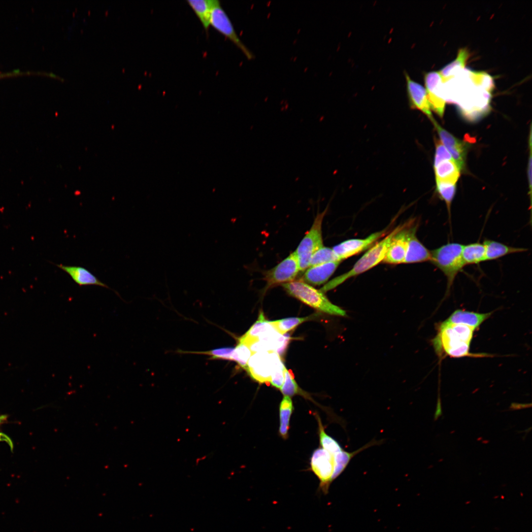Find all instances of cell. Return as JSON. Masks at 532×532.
I'll list each match as a JSON object with an SVG mask.
<instances>
[{
	"label": "cell",
	"instance_id": "cell-1",
	"mask_svg": "<svg viewBox=\"0 0 532 532\" xmlns=\"http://www.w3.org/2000/svg\"><path fill=\"white\" fill-rule=\"evenodd\" d=\"M474 330V329L464 325L439 324L437 333L432 339L435 351L440 357L443 355L453 358L488 356L486 355L487 354L469 352L470 344Z\"/></svg>",
	"mask_w": 532,
	"mask_h": 532
},
{
	"label": "cell",
	"instance_id": "cell-2",
	"mask_svg": "<svg viewBox=\"0 0 532 532\" xmlns=\"http://www.w3.org/2000/svg\"><path fill=\"white\" fill-rule=\"evenodd\" d=\"M403 225L398 226L381 240L375 243L356 262L350 270L335 277L325 284L320 290L324 293L332 290L348 279L363 273L383 262L393 237Z\"/></svg>",
	"mask_w": 532,
	"mask_h": 532
},
{
	"label": "cell",
	"instance_id": "cell-3",
	"mask_svg": "<svg viewBox=\"0 0 532 532\" xmlns=\"http://www.w3.org/2000/svg\"><path fill=\"white\" fill-rule=\"evenodd\" d=\"M282 286L289 295L317 310L333 315H346L344 310L332 303L322 291L301 280H294Z\"/></svg>",
	"mask_w": 532,
	"mask_h": 532
},
{
	"label": "cell",
	"instance_id": "cell-4",
	"mask_svg": "<svg viewBox=\"0 0 532 532\" xmlns=\"http://www.w3.org/2000/svg\"><path fill=\"white\" fill-rule=\"evenodd\" d=\"M463 247L462 244L452 242L431 251L430 261L446 278V293L449 292L457 274L466 266L462 257Z\"/></svg>",
	"mask_w": 532,
	"mask_h": 532
},
{
	"label": "cell",
	"instance_id": "cell-5",
	"mask_svg": "<svg viewBox=\"0 0 532 532\" xmlns=\"http://www.w3.org/2000/svg\"><path fill=\"white\" fill-rule=\"evenodd\" d=\"M327 209L316 216L310 229L304 235L296 250V255L300 271H304L309 266L312 255L324 246L322 225Z\"/></svg>",
	"mask_w": 532,
	"mask_h": 532
},
{
	"label": "cell",
	"instance_id": "cell-6",
	"mask_svg": "<svg viewBox=\"0 0 532 532\" xmlns=\"http://www.w3.org/2000/svg\"><path fill=\"white\" fill-rule=\"evenodd\" d=\"M210 26L230 40L248 60L254 58V54L238 36L230 18L221 6L219 0L212 10Z\"/></svg>",
	"mask_w": 532,
	"mask_h": 532
},
{
	"label": "cell",
	"instance_id": "cell-7",
	"mask_svg": "<svg viewBox=\"0 0 532 532\" xmlns=\"http://www.w3.org/2000/svg\"><path fill=\"white\" fill-rule=\"evenodd\" d=\"M299 271L298 261L294 252L275 266L264 272L265 289L295 280Z\"/></svg>",
	"mask_w": 532,
	"mask_h": 532
},
{
	"label": "cell",
	"instance_id": "cell-8",
	"mask_svg": "<svg viewBox=\"0 0 532 532\" xmlns=\"http://www.w3.org/2000/svg\"><path fill=\"white\" fill-rule=\"evenodd\" d=\"M311 470L320 481L319 490L323 494L328 493L334 471L333 455L322 448L316 449L311 458Z\"/></svg>",
	"mask_w": 532,
	"mask_h": 532
},
{
	"label": "cell",
	"instance_id": "cell-9",
	"mask_svg": "<svg viewBox=\"0 0 532 532\" xmlns=\"http://www.w3.org/2000/svg\"><path fill=\"white\" fill-rule=\"evenodd\" d=\"M387 232V229L371 233L364 238H354L345 240L335 246L332 249L338 260L341 261L359 254L371 246Z\"/></svg>",
	"mask_w": 532,
	"mask_h": 532
},
{
	"label": "cell",
	"instance_id": "cell-10",
	"mask_svg": "<svg viewBox=\"0 0 532 532\" xmlns=\"http://www.w3.org/2000/svg\"><path fill=\"white\" fill-rule=\"evenodd\" d=\"M432 122L437 132L440 141L450 153L460 170H463L465 168L468 145L466 141L456 138L447 132L435 120Z\"/></svg>",
	"mask_w": 532,
	"mask_h": 532
},
{
	"label": "cell",
	"instance_id": "cell-11",
	"mask_svg": "<svg viewBox=\"0 0 532 532\" xmlns=\"http://www.w3.org/2000/svg\"><path fill=\"white\" fill-rule=\"evenodd\" d=\"M424 82L431 109L439 116L444 113L446 101L442 98V81L439 71H430L424 75Z\"/></svg>",
	"mask_w": 532,
	"mask_h": 532
},
{
	"label": "cell",
	"instance_id": "cell-12",
	"mask_svg": "<svg viewBox=\"0 0 532 532\" xmlns=\"http://www.w3.org/2000/svg\"><path fill=\"white\" fill-rule=\"evenodd\" d=\"M412 224H404L394 235L387 251L383 262L397 265L404 263L408 236Z\"/></svg>",
	"mask_w": 532,
	"mask_h": 532
},
{
	"label": "cell",
	"instance_id": "cell-13",
	"mask_svg": "<svg viewBox=\"0 0 532 532\" xmlns=\"http://www.w3.org/2000/svg\"><path fill=\"white\" fill-rule=\"evenodd\" d=\"M271 368L269 351H261L252 354L246 370L252 378L263 383L270 382Z\"/></svg>",
	"mask_w": 532,
	"mask_h": 532
},
{
	"label": "cell",
	"instance_id": "cell-14",
	"mask_svg": "<svg viewBox=\"0 0 532 532\" xmlns=\"http://www.w3.org/2000/svg\"><path fill=\"white\" fill-rule=\"evenodd\" d=\"M404 75L410 106L420 110L432 122L434 119L432 115L425 88L412 80L407 73L405 72Z\"/></svg>",
	"mask_w": 532,
	"mask_h": 532
},
{
	"label": "cell",
	"instance_id": "cell-15",
	"mask_svg": "<svg viewBox=\"0 0 532 532\" xmlns=\"http://www.w3.org/2000/svg\"><path fill=\"white\" fill-rule=\"evenodd\" d=\"M417 224H412L408 236L407 247L404 264H412L430 261L431 254L418 239L416 233Z\"/></svg>",
	"mask_w": 532,
	"mask_h": 532
},
{
	"label": "cell",
	"instance_id": "cell-16",
	"mask_svg": "<svg viewBox=\"0 0 532 532\" xmlns=\"http://www.w3.org/2000/svg\"><path fill=\"white\" fill-rule=\"evenodd\" d=\"M340 263L334 261L309 266L300 280L310 285L324 284L333 274Z\"/></svg>",
	"mask_w": 532,
	"mask_h": 532
},
{
	"label": "cell",
	"instance_id": "cell-17",
	"mask_svg": "<svg viewBox=\"0 0 532 532\" xmlns=\"http://www.w3.org/2000/svg\"><path fill=\"white\" fill-rule=\"evenodd\" d=\"M56 265L67 273L75 283L80 286L95 285L103 287L115 291V293L120 297L118 293L101 282L90 271L84 267L77 266H66L62 264H56Z\"/></svg>",
	"mask_w": 532,
	"mask_h": 532
},
{
	"label": "cell",
	"instance_id": "cell-18",
	"mask_svg": "<svg viewBox=\"0 0 532 532\" xmlns=\"http://www.w3.org/2000/svg\"><path fill=\"white\" fill-rule=\"evenodd\" d=\"M492 313H479L462 309L455 310L442 323L445 324H461L471 327L475 330L487 319Z\"/></svg>",
	"mask_w": 532,
	"mask_h": 532
},
{
	"label": "cell",
	"instance_id": "cell-19",
	"mask_svg": "<svg viewBox=\"0 0 532 532\" xmlns=\"http://www.w3.org/2000/svg\"><path fill=\"white\" fill-rule=\"evenodd\" d=\"M469 57V52L466 48L459 50L457 57L439 71L443 83L452 79L465 69Z\"/></svg>",
	"mask_w": 532,
	"mask_h": 532
},
{
	"label": "cell",
	"instance_id": "cell-20",
	"mask_svg": "<svg viewBox=\"0 0 532 532\" xmlns=\"http://www.w3.org/2000/svg\"><path fill=\"white\" fill-rule=\"evenodd\" d=\"M486 250V261L498 259L506 255L527 251L524 248L514 247L492 240H485L483 242Z\"/></svg>",
	"mask_w": 532,
	"mask_h": 532
},
{
	"label": "cell",
	"instance_id": "cell-21",
	"mask_svg": "<svg viewBox=\"0 0 532 532\" xmlns=\"http://www.w3.org/2000/svg\"><path fill=\"white\" fill-rule=\"evenodd\" d=\"M218 0H188L187 2L194 11L204 29L207 31L210 26L212 10Z\"/></svg>",
	"mask_w": 532,
	"mask_h": 532
},
{
	"label": "cell",
	"instance_id": "cell-22",
	"mask_svg": "<svg viewBox=\"0 0 532 532\" xmlns=\"http://www.w3.org/2000/svg\"><path fill=\"white\" fill-rule=\"evenodd\" d=\"M433 167L436 180L456 184L461 171L453 160L443 161Z\"/></svg>",
	"mask_w": 532,
	"mask_h": 532
},
{
	"label": "cell",
	"instance_id": "cell-23",
	"mask_svg": "<svg viewBox=\"0 0 532 532\" xmlns=\"http://www.w3.org/2000/svg\"><path fill=\"white\" fill-rule=\"evenodd\" d=\"M380 442L381 441L373 440L355 451L349 452L343 450L333 455L334 468L332 478V481L341 474L346 468L351 459L356 455L371 446L379 444Z\"/></svg>",
	"mask_w": 532,
	"mask_h": 532
},
{
	"label": "cell",
	"instance_id": "cell-24",
	"mask_svg": "<svg viewBox=\"0 0 532 532\" xmlns=\"http://www.w3.org/2000/svg\"><path fill=\"white\" fill-rule=\"evenodd\" d=\"M462 254L466 266L486 261V250L483 243L474 242L463 245Z\"/></svg>",
	"mask_w": 532,
	"mask_h": 532
},
{
	"label": "cell",
	"instance_id": "cell-25",
	"mask_svg": "<svg viewBox=\"0 0 532 532\" xmlns=\"http://www.w3.org/2000/svg\"><path fill=\"white\" fill-rule=\"evenodd\" d=\"M293 410L292 400L290 397L284 396L279 406V433L284 439L288 437L290 420Z\"/></svg>",
	"mask_w": 532,
	"mask_h": 532
},
{
	"label": "cell",
	"instance_id": "cell-26",
	"mask_svg": "<svg viewBox=\"0 0 532 532\" xmlns=\"http://www.w3.org/2000/svg\"><path fill=\"white\" fill-rule=\"evenodd\" d=\"M269 353L272 367L269 382L273 386L281 389L284 382L285 371L286 368L277 353L269 351Z\"/></svg>",
	"mask_w": 532,
	"mask_h": 532
},
{
	"label": "cell",
	"instance_id": "cell-27",
	"mask_svg": "<svg viewBox=\"0 0 532 532\" xmlns=\"http://www.w3.org/2000/svg\"><path fill=\"white\" fill-rule=\"evenodd\" d=\"M436 185L437 194L445 202L450 218L451 206L456 192V184L436 180Z\"/></svg>",
	"mask_w": 532,
	"mask_h": 532
},
{
	"label": "cell",
	"instance_id": "cell-28",
	"mask_svg": "<svg viewBox=\"0 0 532 532\" xmlns=\"http://www.w3.org/2000/svg\"><path fill=\"white\" fill-rule=\"evenodd\" d=\"M317 419L319 426L320 443L322 448L332 455H334L343 450L344 449L339 443L325 432L320 418L318 416H317Z\"/></svg>",
	"mask_w": 532,
	"mask_h": 532
},
{
	"label": "cell",
	"instance_id": "cell-29",
	"mask_svg": "<svg viewBox=\"0 0 532 532\" xmlns=\"http://www.w3.org/2000/svg\"><path fill=\"white\" fill-rule=\"evenodd\" d=\"M308 318V317H291L269 321V322L277 332L281 334H284L307 320Z\"/></svg>",
	"mask_w": 532,
	"mask_h": 532
},
{
	"label": "cell",
	"instance_id": "cell-30",
	"mask_svg": "<svg viewBox=\"0 0 532 532\" xmlns=\"http://www.w3.org/2000/svg\"><path fill=\"white\" fill-rule=\"evenodd\" d=\"M334 261H339L332 248L324 246L312 255L310 260L309 266Z\"/></svg>",
	"mask_w": 532,
	"mask_h": 532
},
{
	"label": "cell",
	"instance_id": "cell-31",
	"mask_svg": "<svg viewBox=\"0 0 532 532\" xmlns=\"http://www.w3.org/2000/svg\"><path fill=\"white\" fill-rule=\"evenodd\" d=\"M252 353L247 344L239 341L232 355V361L236 362L239 365L246 369L247 363Z\"/></svg>",
	"mask_w": 532,
	"mask_h": 532
},
{
	"label": "cell",
	"instance_id": "cell-32",
	"mask_svg": "<svg viewBox=\"0 0 532 532\" xmlns=\"http://www.w3.org/2000/svg\"><path fill=\"white\" fill-rule=\"evenodd\" d=\"M280 390L284 396L289 397L297 394H304L303 392L300 390L294 378L293 374L286 369L285 371L284 382Z\"/></svg>",
	"mask_w": 532,
	"mask_h": 532
},
{
	"label": "cell",
	"instance_id": "cell-33",
	"mask_svg": "<svg viewBox=\"0 0 532 532\" xmlns=\"http://www.w3.org/2000/svg\"><path fill=\"white\" fill-rule=\"evenodd\" d=\"M234 348L223 347L205 352H186L188 353L201 354L210 355L212 359H222L232 361V355Z\"/></svg>",
	"mask_w": 532,
	"mask_h": 532
},
{
	"label": "cell",
	"instance_id": "cell-34",
	"mask_svg": "<svg viewBox=\"0 0 532 532\" xmlns=\"http://www.w3.org/2000/svg\"><path fill=\"white\" fill-rule=\"evenodd\" d=\"M447 160L453 159L441 142L439 140H437L435 141V152L433 166L437 165L443 161Z\"/></svg>",
	"mask_w": 532,
	"mask_h": 532
},
{
	"label": "cell",
	"instance_id": "cell-35",
	"mask_svg": "<svg viewBox=\"0 0 532 532\" xmlns=\"http://www.w3.org/2000/svg\"><path fill=\"white\" fill-rule=\"evenodd\" d=\"M529 146H530V156L528 162V177L529 184V188L530 191V194L532 190V134L530 133L529 138Z\"/></svg>",
	"mask_w": 532,
	"mask_h": 532
},
{
	"label": "cell",
	"instance_id": "cell-36",
	"mask_svg": "<svg viewBox=\"0 0 532 532\" xmlns=\"http://www.w3.org/2000/svg\"><path fill=\"white\" fill-rule=\"evenodd\" d=\"M531 403L520 404L517 403H512L510 406V408L512 410H518L520 409L526 408L529 407H531Z\"/></svg>",
	"mask_w": 532,
	"mask_h": 532
},
{
	"label": "cell",
	"instance_id": "cell-37",
	"mask_svg": "<svg viewBox=\"0 0 532 532\" xmlns=\"http://www.w3.org/2000/svg\"><path fill=\"white\" fill-rule=\"evenodd\" d=\"M6 417L5 415H0V424L4 422Z\"/></svg>",
	"mask_w": 532,
	"mask_h": 532
}]
</instances>
